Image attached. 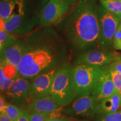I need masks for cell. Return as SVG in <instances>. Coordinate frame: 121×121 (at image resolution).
<instances>
[{"mask_svg":"<svg viewBox=\"0 0 121 121\" xmlns=\"http://www.w3.org/2000/svg\"><path fill=\"white\" fill-rule=\"evenodd\" d=\"M65 24L66 35L76 49L84 51L98 46L100 30L94 0H80Z\"/></svg>","mask_w":121,"mask_h":121,"instance_id":"obj_1","label":"cell"},{"mask_svg":"<svg viewBox=\"0 0 121 121\" xmlns=\"http://www.w3.org/2000/svg\"><path fill=\"white\" fill-rule=\"evenodd\" d=\"M57 63L56 54L47 47L28 46L19 63L18 72L22 78L34 79L40 74L56 68Z\"/></svg>","mask_w":121,"mask_h":121,"instance_id":"obj_2","label":"cell"},{"mask_svg":"<svg viewBox=\"0 0 121 121\" xmlns=\"http://www.w3.org/2000/svg\"><path fill=\"white\" fill-rule=\"evenodd\" d=\"M51 96L62 107L70 104L76 97L72 69L62 66L57 69L53 80Z\"/></svg>","mask_w":121,"mask_h":121,"instance_id":"obj_3","label":"cell"},{"mask_svg":"<svg viewBox=\"0 0 121 121\" xmlns=\"http://www.w3.org/2000/svg\"><path fill=\"white\" fill-rule=\"evenodd\" d=\"M104 67L88 65H76L72 69V75L78 98L91 95L103 72Z\"/></svg>","mask_w":121,"mask_h":121,"instance_id":"obj_4","label":"cell"},{"mask_svg":"<svg viewBox=\"0 0 121 121\" xmlns=\"http://www.w3.org/2000/svg\"><path fill=\"white\" fill-rule=\"evenodd\" d=\"M97 15L100 30L98 46L102 49L112 51L113 40L121 19L106 10L101 4L97 6Z\"/></svg>","mask_w":121,"mask_h":121,"instance_id":"obj_5","label":"cell"},{"mask_svg":"<svg viewBox=\"0 0 121 121\" xmlns=\"http://www.w3.org/2000/svg\"><path fill=\"white\" fill-rule=\"evenodd\" d=\"M75 100L62 112L69 116L77 118H91L94 117L98 111V103L91 95L75 98Z\"/></svg>","mask_w":121,"mask_h":121,"instance_id":"obj_6","label":"cell"},{"mask_svg":"<svg viewBox=\"0 0 121 121\" xmlns=\"http://www.w3.org/2000/svg\"><path fill=\"white\" fill-rule=\"evenodd\" d=\"M119 53L105 49L87 50L81 54L76 61V65L84 64L105 67L113 62Z\"/></svg>","mask_w":121,"mask_h":121,"instance_id":"obj_7","label":"cell"},{"mask_svg":"<svg viewBox=\"0 0 121 121\" xmlns=\"http://www.w3.org/2000/svg\"><path fill=\"white\" fill-rule=\"evenodd\" d=\"M57 69L54 68L33 79L30 85L29 97L31 99H41L51 95L53 80Z\"/></svg>","mask_w":121,"mask_h":121,"instance_id":"obj_8","label":"cell"},{"mask_svg":"<svg viewBox=\"0 0 121 121\" xmlns=\"http://www.w3.org/2000/svg\"><path fill=\"white\" fill-rule=\"evenodd\" d=\"M30 82L28 79L19 76L4 93L9 101L16 105L26 103L29 97Z\"/></svg>","mask_w":121,"mask_h":121,"instance_id":"obj_9","label":"cell"},{"mask_svg":"<svg viewBox=\"0 0 121 121\" xmlns=\"http://www.w3.org/2000/svg\"><path fill=\"white\" fill-rule=\"evenodd\" d=\"M69 4L67 1L49 0L42 12L40 24L43 26L55 22L68 11Z\"/></svg>","mask_w":121,"mask_h":121,"instance_id":"obj_10","label":"cell"},{"mask_svg":"<svg viewBox=\"0 0 121 121\" xmlns=\"http://www.w3.org/2000/svg\"><path fill=\"white\" fill-rule=\"evenodd\" d=\"M63 108L58 105L50 96L34 99L29 103L28 110L29 112L42 113L49 117L61 116Z\"/></svg>","mask_w":121,"mask_h":121,"instance_id":"obj_11","label":"cell"},{"mask_svg":"<svg viewBox=\"0 0 121 121\" xmlns=\"http://www.w3.org/2000/svg\"><path fill=\"white\" fill-rule=\"evenodd\" d=\"M116 90L108 71L104 67L103 72L91 95L99 103L102 99L116 93Z\"/></svg>","mask_w":121,"mask_h":121,"instance_id":"obj_12","label":"cell"},{"mask_svg":"<svg viewBox=\"0 0 121 121\" xmlns=\"http://www.w3.org/2000/svg\"><path fill=\"white\" fill-rule=\"evenodd\" d=\"M25 44L15 42L2 48L0 52V60H3L18 69L22 57L28 49Z\"/></svg>","mask_w":121,"mask_h":121,"instance_id":"obj_13","label":"cell"},{"mask_svg":"<svg viewBox=\"0 0 121 121\" xmlns=\"http://www.w3.org/2000/svg\"><path fill=\"white\" fill-rule=\"evenodd\" d=\"M19 76L17 69L0 60V93H5Z\"/></svg>","mask_w":121,"mask_h":121,"instance_id":"obj_14","label":"cell"},{"mask_svg":"<svg viewBox=\"0 0 121 121\" xmlns=\"http://www.w3.org/2000/svg\"><path fill=\"white\" fill-rule=\"evenodd\" d=\"M120 110H121V95L116 92L99 102L97 113L102 114H111Z\"/></svg>","mask_w":121,"mask_h":121,"instance_id":"obj_15","label":"cell"},{"mask_svg":"<svg viewBox=\"0 0 121 121\" xmlns=\"http://www.w3.org/2000/svg\"><path fill=\"white\" fill-rule=\"evenodd\" d=\"M23 20V16L21 13H14L6 20L4 22V31L10 33L17 32L20 28Z\"/></svg>","mask_w":121,"mask_h":121,"instance_id":"obj_16","label":"cell"},{"mask_svg":"<svg viewBox=\"0 0 121 121\" xmlns=\"http://www.w3.org/2000/svg\"><path fill=\"white\" fill-rule=\"evenodd\" d=\"M16 2V0H0V18L8 19L13 13Z\"/></svg>","mask_w":121,"mask_h":121,"instance_id":"obj_17","label":"cell"},{"mask_svg":"<svg viewBox=\"0 0 121 121\" xmlns=\"http://www.w3.org/2000/svg\"><path fill=\"white\" fill-rule=\"evenodd\" d=\"M100 2L106 10L121 19V0H100Z\"/></svg>","mask_w":121,"mask_h":121,"instance_id":"obj_18","label":"cell"},{"mask_svg":"<svg viewBox=\"0 0 121 121\" xmlns=\"http://www.w3.org/2000/svg\"><path fill=\"white\" fill-rule=\"evenodd\" d=\"M22 108L13 104L7 103L2 112L5 113L11 121H17L21 113Z\"/></svg>","mask_w":121,"mask_h":121,"instance_id":"obj_19","label":"cell"},{"mask_svg":"<svg viewBox=\"0 0 121 121\" xmlns=\"http://www.w3.org/2000/svg\"><path fill=\"white\" fill-rule=\"evenodd\" d=\"M105 67L109 73L115 88H116V91L119 94H121V74L113 69L110 65L106 66Z\"/></svg>","mask_w":121,"mask_h":121,"instance_id":"obj_20","label":"cell"},{"mask_svg":"<svg viewBox=\"0 0 121 121\" xmlns=\"http://www.w3.org/2000/svg\"><path fill=\"white\" fill-rule=\"evenodd\" d=\"M95 117L94 121H121V110L108 114L97 113Z\"/></svg>","mask_w":121,"mask_h":121,"instance_id":"obj_21","label":"cell"},{"mask_svg":"<svg viewBox=\"0 0 121 121\" xmlns=\"http://www.w3.org/2000/svg\"><path fill=\"white\" fill-rule=\"evenodd\" d=\"M16 42V38L11 33L5 31H0V43L3 45V48L9 46Z\"/></svg>","mask_w":121,"mask_h":121,"instance_id":"obj_22","label":"cell"},{"mask_svg":"<svg viewBox=\"0 0 121 121\" xmlns=\"http://www.w3.org/2000/svg\"><path fill=\"white\" fill-rule=\"evenodd\" d=\"M113 47L115 49L121 51V22L115 34L113 40Z\"/></svg>","mask_w":121,"mask_h":121,"instance_id":"obj_23","label":"cell"},{"mask_svg":"<svg viewBox=\"0 0 121 121\" xmlns=\"http://www.w3.org/2000/svg\"><path fill=\"white\" fill-rule=\"evenodd\" d=\"M48 118V116L42 113H30V121H47Z\"/></svg>","mask_w":121,"mask_h":121,"instance_id":"obj_24","label":"cell"},{"mask_svg":"<svg viewBox=\"0 0 121 121\" xmlns=\"http://www.w3.org/2000/svg\"><path fill=\"white\" fill-rule=\"evenodd\" d=\"M17 121H30V112L28 109L22 108L21 113Z\"/></svg>","mask_w":121,"mask_h":121,"instance_id":"obj_25","label":"cell"},{"mask_svg":"<svg viewBox=\"0 0 121 121\" xmlns=\"http://www.w3.org/2000/svg\"><path fill=\"white\" fill-rule=\"evenodd\" d=\"M109 65L121 74V54H119L116 60Z\"/></svg>","mask_w":121,"mask_h":121,"instance_id":"obj_26","label":"cell"},{"mask_svg":"<svg viewBox=\"0 0 121 121\" xmlns=\"http://www.w3.org/2000/svg\"><path fill=\"white\" fill-rule=\"evenodd\" d=\"M47 121H72L69 118L61 117V116H56V117H49L47 119Z\"/></svg>","mask_w":121,"mask_h":121,"instance_id":"obj_27","label":"cell"},{"mask_svg":"<svg viewBox=\"0 0 121 121\" xmlns=\"http://www.w3.org/2000/svg\"><path fill=\"white\" fill-rule=\"evenodd\" d=\"M7 103L2 95H0V112H2Z\"/></svg>","mask_w":121,"mask_h":121,"instance_id":"obj_28","label":"cell"},{"mask_svg":"<svg viewBox=\"0 0 121 121\" xmlns=\"http://www.w3.org/2000/svg\"><path fill=\"white\" fill-rule=\"evenodd\" d=\"M0 121H11V120L5 113L0 112Z\"/></svg>","mask_w":121,"mask_h":121,"instance_id":"obj_29","label":"cell"},{"mask_svg":"<svg viewBox=\"0 0 121 121\" xmlns=\"http://www.w3.org/2000/svg\"><path fill=\"white\" fill-rule=\"evenodd\" d=\"M2 48H3V45H2V44L1 43H0V52H1V50L2 49Z\"/></svg>","mask_w":121,"mask_h":121,"instance_id":"obj_30","label":"cell"},{"mask_svg":"<svg viewBox=\"0 0 121 121\" xmlns=\"http://www.w3.org/2000/svg\"><path fill=\"white\" fill-rule=\"evenodd\" d=\"M57 1H67V2H68V1H69V0H57Z\"/></svg>","mask_w":121,"mask_h":121,"instance_id":"obj_31","label":"cell"},{"mask_svg":"<svg viewBox=\"0 0 121 121\" xmlns=\"http://www.w3.org/2000/svg\"><path fill=\"white\" fill-rule=\"evenodd\" d=\"M89 121L88 120H84V121Z\"/></svg>","mask_w":121,"mask_h":121,"instance_id":"obj_32","label":"cell"},{"mask_svg":"<svg viewBox=\"0 0 121 121\" xmlns=\"http://www.w3.org/2000/svg\"><path fill=\"white\" fill-rule=\"evenodd\" d=\"M120 95H121V94H120Z\"/></svg>","mask_w":121,"mask_h":121,"instance_id":"obj_33","label":"cell"},{"mask_svg":"<svg viewBox=\"0 0 121 121\" xmlns=\"http://www.w3.org/2000/svg\"><path fill=\"white\" fill-rule=\"evenodd\" d=\"M0 19H1V18H0Z\"/></svg>","mask_w":121,"mask_h":121,"instance_id":"obj_34","label":"cell"}]
</instances>
